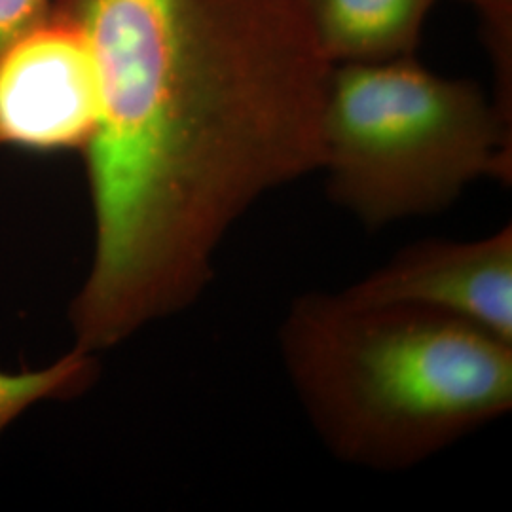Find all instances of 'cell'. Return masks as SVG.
<instances>
[{"mask_svg": "<svg viewBox=\"0 0 512 512\" xmlns=\"http://www.w3.org/2000/svg\"><path fill=\"white\" fill-rule=\"evenodd\" d=\"M92 50L90 274L76 348L188 308L255 203L321 169L332 65L296 0H54Z\"/></svg>", "mask_w": 512, "mask_h": 512, "instance_id": "1", "label": "cell"}, {"mask_svg": "<svg viewBox=\"0 0 512 512\" xmlns=\"http://www.w3.org/2000/svg\"><path fill=\"white\" fill-rule=\"evenodd\" d=\"M279 351L315 433L363 469H410L512 406L511 342L439 311L306 293Z\"/></svg>", "mask_w": 512, "mask_h": 512, "instance_id": "2", "label": "cell"}, {"mask_svg": "<svg viewBox=\"0 0 512 512\" xmlns=\"http://www.w3.org/2000/svg\"><path fill=\"white\" fill-rule=\"evenodd\" d=\"M330 200L368 230L437 215L480 179L511 183L512 118L414 55L336 65L323 120Z\"/></svg>", "mask_w": 512, "mask_h": 512, "instance_id": "3", "label": "cell"}, {"mask_svg": "<svg viewBox=\"0 0 512 512\" xmlns=\"http://www.w3.org/2000/svg\"><path fill=\"white\" fill-rule=\"evenodd\" d=\"M99 122V78L82 31L55 14L0 55V147L84 152Z\"/></svg>", "mask_w": 512, "mask_h": 512, "instance_id": "4", "label": "cell"}, {"mask_svg": "<svg viewBox=\"0 0 512 512\" xmlns=\"http://www.w3.org/2000/svg\"><path fill=\"white\" fill-rule=\"evenodd\" d=\"M344 293L439 311L512 344L511 224L473 241L412 243Z\"/></svg>", "mask_w": 512, "mask_h": 512, "instance_id": "5", "label": "cell"}, {"mask_svg": "<svg viewBox=\"0 0 512 512\" xmlns=\"http://www.w3.org/2000/svg\"><path fill=\"white\" fill-rule=\"evenodd\" d=\"M319 50L336 65L414 55L439 0H296Z\"/></svg>", "mask_w": 512, "mask_h": 512, "instance_id": "6", "label": "cell"}, {"mask_svg": "<svg viewBox=\"0 0 512 512\" xmlns=\"http://www.w3.org/2000/svg\"><path fill=\"white\" fill-rule=\"evenodd\" d=\"M95 376L93 353L74 348L57 363L35 372H0V433L29 406L50 399H73Z\"/></svg>", "mask_w": 512, "mask_h": 512, "instance_id": "7", "label": "cell"}, {"mask_svg": "<svg viewBox=\"0 0 512 512\" xmlns=\"http://www.w3.org/2000/svg\"><path fill=\"white\" fill-rule=\"evenodd\" d=\"M480 16L495 73L494 101L512 118V0H461Z\"/></svg>", "mask_w": 512, "mask_h": 512, "instance_id": "8", "label": "cell"}, {"mask_svg": "<svg viewBox=\"0 0 512 512\" xmlns=\"http://www.w3.org/2000/svg\"><path fill=\"white\" fill-rule=\"evenodd\" d=\"M54 0H0V55L50 18Z\"/></svg>", "mask_w": 512, "mask_h": 512, "instance_id": "9", "label": "cell"}]
</instances>
